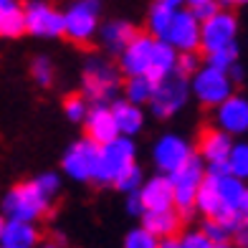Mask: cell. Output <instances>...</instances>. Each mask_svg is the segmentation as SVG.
<instances>
[{
	"label": "cell",
	"instance_id": "obj_1",
	"mask_svg": "<svg viewBox=\"0 0 248 248\" xmlns=\"http://www.w3.org/2000/svg\"><path fill=\"white\" fill-rule=\"evenodd\" d=\"M246 180L235 177L231 172H218L213 175L208 172L205 183H202L198 200H195V210L202 218H216L223 220L228 228H235V210H238V202L246 195Z\"/></svg>",
	"mask_w": 248,
	"mask_h": 248
},
{
	"label": "cell",
	"instance_id": "obj_2",
	"mask_svg": "<svg viewBox=\"0 0 248 248\" xmlns=\"http://www.w3.org/2000/svg\"><path fill=\"white\" fill-rule=\"evenodd\" d=\"M122 76L124 74L119 66H111L109 61L94 56V59H89L84 63L81 92L92 104H109V101L117 99L119 89H122Z\"/></svg>",
	"mask_w": 248,
	"mask_h": 248
},
{
	"label": "cell",
	"instance_id": "obj_3",
	"mask_svg": "<svg viewBox=\"0 0 248 248\" xmlns=\"http://www.w3.org/2000/svg\"><path fill=\"white\" fill-rule=\"evenodd\" d=\"M51 205V198L38 187L36 180L31 183H18L3 195V216L16 218V220H28L36 223L46 216V210Z\"/></svg>",
	"mask_w": 248,
	"mask_h": 248
},
{
	"label": "cell",
	"instance_id": "obj_4",
	"mask_svg": "<svg viewBox=\"0 0 248 248\" xmlns=\"http://www.w3.org/2000/svg\"><path fill=\"white\" fill-rule=\"evenodd\" d=\"M134 137H117L109 144H101L99 155V170L96 180L99 185H117L119 180L127 175L134 165H137V147H134Z\"/></svg>",
	"mask_w": 248,
	"mask_h": 248
},
{
	"label": "cell",
	"instance_id": "obj_5",
	"mask_svg": "<svg viewBox=\"0 0 248 248\" xmlns=\"http://www.w3.org/2000/svg\"><path fill=\"white\" fill-rule=\"evenodd\" d=\"M205 177H208V167L198 152L183 167H177L175 172H170V180L175 185V208L183 213V218L198 213L195 200H198V193H200L202 183H205Z\"/></svg>",
	"mask_w": 248,
	"mask_h": 248
},
{
	"label": "cell",
	"instance_id": "obj_6",
	"mask_svg": "<svg viewBox=\"0 0 248 248\" xmlns=\"http://www.w3.org/2000/svg\"><path fill=\"white\" fill-rule=\"evenodd\" d=\"M233 86H235V81L231 78V74L218 69V66H210V63L200 66V69L193 74V78H190L193 96L202 107H213V109H216L218 104H223L231 94H235Z\"/></svg>",
	"mask_w": 248,
	"mask_h": 248
},
{
	"label": "cell",
	"instance_id": "obj_7",
	"mask_svg": "<svg viewBox=\"0 0 248 248\" xmlns=\"http://www.w3.org/2000/svg\"><path fill=\"white\" fill-rule=\"evenodd\" d=\"M99 155H101V144H96L89 137H81L66 147L61 157V170L74 183H94L99 170Z\"/></svg>",
	"mask_w": 248,
	"mask_h": 248
},
{
	"label": "cell",
	"instance_id": "obj_8",
	"mask_svg": "<svg viewBox=\"0 0 248 248\" xmlns=\"http://www.w3.org/2000/svg\"><path fill=\"white\" fill-rule=\"evenodd\" d=\"M190 94H193V89H190V78L187 76L172 74V76L162 78V81H157L152 101H150L152 117H157V119L175 117L180 109H185Z\"/></svg>",
	"mask_w": 248,
	"mask_h": 248
},
{
	"label": "cell",
	"instance_id": "obj_9",
	"mask_svg": "<svg viewBox=\"0 0 248 248\" xmlns=\"http://www.w3.org/2000/svg\"><path fill=\"white\" fill-rule=\"evenodd\" d=\"M66 18V38L74 43H89L99 36L101 28V0H74L63 10Z\"/></svg>",
	"mask_w": 248,
	"mask_h": 248
},
{
	"label": "cell",
	"instance_id": "obj_10",
	"mask_svg": "<svg viewBox=\"0 0 248 248\" xmlns=\"http://www.w3.org/2000/svg\"><path fill=\"white\" fill-rule=\"evenodd\" d=\"M193 155L195 147L190 144V140H185L177 132H167L162 137H157L152 144V165L157 167V172H165V175L183 167Z\"/></svg>",
	"mask_w": 248,
	"mask_h": 248
},
{
	"label": "cell",
	"instance_id": "obj_11",
	"mask_svg": "<svg viewBox=\"0 0 248 248\" xmlns=\"http://www.w3.org/2000/svg\"><path fill=\"white\" fill-rule=\"evenodd\" d=\"M26 26L33 38H61L66 36V18L46 0H26Z\"/></svg>",
	"mask_w": 248,
	"mask_h": 248
},
{
	"label": "cell",
	"instance_id": "obj_12",
	"mask_svg": "<svg viewBox=\"0 0 248 248\" xmlns=\"http://www.w3.org/2000/svg\"><path fill=\"white\" fill-rule=\"evenodd\" d=\"M233 150V134L220 129L218 124L210 129H202L198 137V155L202 157L208 172H228V155Z\"/></svg>",
	"mask_w": 248,
	"mask_h": 248
},
{
	"label": "cell",
	"instance_id": "obj_13",
	"mask_svg": "<svg viewBox=\"0 0 248 248\" xmlns=\"http://www.w3.org/2000/svg\"><path fill=\"white\" fill-rule=\"evenodd\" d=\"M238 38V20L231 10L220 8L213 18L202 20V38H200V48L202 53H213L218 48L233 46Z\"/></svg>",
	"mask_w": 248,
	"mask_h": 248
},
{
	"label": "cell",
	"instance_id": "obj_14",
	"mask_svg": "<svg viewBox=\"0 0 248 248\" xmlns=\"http://www.w3.org/2000/svg\"><path fill=\"white\" fill-rule=\"evenodd\" d=\"M200 38H202V20L193 13V8H187V5L180 8L172 18L165 41H170L172 46L183 53V51H198Z\"/></svg>",
	"mask_w": 248,
	"mask_h": 248
},
{
	"label": "cell",
	"instance_id": "obj_15",
	"mask_svg": "<svg viewBox=\"0 0 248 248\" xmlns=\"http://www.w3.org/2000/svg\"><path fill=\"white\" fill-rule=\"evenodd\" d=\"M155 43H157V36H152V33H137L134 36V41L119 53V69H122L124 78L142 76L150 71Z\"/></svg>",
	"mask_w": 248,
	"mask_h": 248
},
{
	"label": "cell",
	"instance_id": "obj_16",
	"mask_svg": "<svg viewBox=\"0 0 248 248\" xmlns=\"http://www.w3.org/2000/svg\"><path fill=\"white\" fill-rule=\"evenodd\" d=\"M216 124L233 137L248 132V96L231 94L223 104L216 107Z\"/></svg>",
	"mask_w": 248,
	"mask_h": 248
},
{
	"label": "cell",
	"instance_id": "obj_17",
	"mask_svg": "<svg viewBox=\"0 0 248 248\" xmlns=\"http://www.w3.org/2000/svg\"><path fill=\"white\" fill-rule=\"evenodd\" d=\"M84 129H86V137L94 140L96 144H109L111 140L122 137L119 132V124H117V117L111 111V104H92L89 109V117L84 122Z\"/></svg>",
	"mask_w": 248,
	"mask_h": 248
},
{
	"label": "cell",
	"instance_id": "obj_18",
	"mask_svg": "<svg viewBox=\"0 0 248 248\" xmlns=\"http://www.w3.org/2000/svg\"><path fill=\"white\" fill-rule=\"evenodd\" d=\"M140 195H142L144 208H147V210L175 208V185H172L170 175H165V172H157L150 180H144Z\"/></svg>",
	"mask_w": 248,
	"mask_h": 248
},
{
	"label": "cell",
	"instance_id": "obj_19",
	"mask_svg": "<svg viewBox=\"0 0 248 248\" xmlns=\"http://www.w3.org/2000/svg\"><path fill=\"white\" fill-rule=\"evenodd\" d=\"M0 246L5 248H38V228L28 220L5 218L0 223Z\"/></svg>",
	"mask_w": 248,
	"mask_h": 248
},
{
	"label": "cell",
	"instance_id": "obj_20",
	"mask_svg": "<svg viewBox=\"0 0 248 248\" xmlns=\"http://www.w3.org/2000/svg\"><path fill=\"white\" fill-rule=\"evenodd\" d=\"M137 33L140 31L134 28V23L117 18V20H109V23H101V28H99V43H101V48H104L107 53H117L119 56L134 41Z\"/></svg>",
	"mask_w": 248,
	"mask_h": 248
},
{
	"label": "cell",
	"instance_id": "obj_21",
	"mask_svg": "<svg viewBox=\"0 0 248 248\" xmlns=\"http://www.w3.org/2000/svg\"><path fill=\"white\" fill-rule=\"evenodd\" d=\"M23 33H28L26 3L23 0H0V36L13 41Z\"/></svg>",
	"mask_w": 248,
	"mask_h": 248
},
{
	"label": "cell",
	"instance_id": "obj_22",
	"mask_svg": "<svg viewBox=\"0 0 248 248\" xmlns=\"http://www.w3.org/2000/svg\"><path fill=\"white\" fill-rule=\"evenodd\" d=\"M111 111H114L119 132L124 134V137H137V134L144 129L142 104H134V101H129L127 96H124V99H114V101H111Z\"/></svg>",
	"mask_w": 248,
	"mask_h": 248
},
{
	"label": "cell",
	"instance_id": "obj_23",
	"mask_svg": "<svg viewBox=\"0 0 248 248\" xmlns=\"http://www.w3.org/2000/svg\"><path fill=\"white\" fill-rule=\"evenodd\" d=\"M177 59H180V51L172 46V43L165 41V38H157L147 76L152 78L155 84L162 81V78H167V76H172L177 71Z\"/></svg>",
	"mask_w": 248,
	"mask_h": 248
},
{
	"label": "cell",
	"instance_id": "obj_24",
	"mask_svg": "<svg viewBox=\"0 0 248 248\" xmlns=\"http://www.w3.org/2000/svg\"><path fill=\"white\" fill-rule=\"evenodd\" d=\"M144 228H150L157 238H167V235H177L180 223H183V213L177 208L167 210H144V216L140 218Z\"/></svg>",
	"mask_w": 248,
	"mask_h": 248
},
{
	"label": "cell",
	"instance_id": "obj_25",
	"mask_svg": "<svg viewBox=\"0 0 248 248\" xmlns=\"http://www.w3.org/2000/svg\"><path fill=\"white\" fill-rule=\"evenodd\" d=\"M175 13H177V10H172L170 5L160 3V0H152V5L147 10V28H150L152 36L165 38L167 31H170V23H172Z\"/></svg>",
	"mask_w": 248,
	"mask_h": 248
},
{
	"label": "cell",
	"instance_id": "obj_26",
	"mask_svg": "<svg viewBox=\"0 0 248 248\" xmlns=\"http://www.w3.org/2000/svg\"><path fill=\"white\" fill-rule=\"evenodd\" d=\"M152 94H155V81L147 74L129 76L127 81H124V96L129 101H134V104H150Z\"/></svg>",
	"mask_w": 248,
	"mask_h": 248
},
{
	"label": "cell",
	"instance_id": "obj_27",
	"mask_svg": "<svg viewBox=\"0 0 248 248\" xmlns=\"http://www.w3.org/2000/svg\"><path fill=\"white\" fill-rule=\"evenodd\" d=\"M228 172L248 180V142H233V150L228 155Z\"/></svg>",
	"mask_w": 248,
	"mask_h": 248
},
{
	"label": "cell",
	"instance_id": "obj_28",
	"mask_svg": "<svg viewBox=\"0 0 248 248\" xmlns=\"http://www.w3.org/2000/svg\"><path fill=\"white\" fill-rule=\"evenodd\" d=\"M122 248H160V238L144 225H137L132 228L127 235H124V243Z\"/></svg>",
	"mask_w": 248,
	"mask_h": 248
},
{
	"label": "cell",
	"instance_id": "obj_29",
	"mask_svg": "<svg viewBox=\"0 0 248 248\" xmlns=\"http://www.w3.org/2000/svg\"><path fill=\"white\" fill-rule=\"evenodd\" d=\"M89 109H92V101L84 94L81 96H69L63 101V117L74 124H84L86 117H89Z\"/></svg>",
	"mask_w": 248,
	"mask_h": 248
},
{
	"label": "cell",
	"instance_id": "obj_30",
	"mask_svg": "<svg viewBox=\"0 0 248 248\" xmlns=\"http://www.w3.org/2000/svg\"><path fill=\"white\" fill-rule=\"evenodd\" d=\"M238 43H233V46H225V48H218L213 53H205V63L210 66H218V69L228 71L233 63H238Z\"/></svg>",
	"mask_w": 248,
	"mask_h": 248
},
{
	"label": "cell",
	"instance_id": "obj_31",
	"mask_svg": "<svg viewBox=\"0 0 248 248\" xmlns=\"http://www.w3.org/2000/svg\"><path fill=\"white\" fill-rule=\"evenodd\" d=\"M31 78L38 86H51V81H53V63L48 61V56H36V59H33Z\"/></svg>",
	"mask_w": 248,
	"mask_h": 248
},
{
	"label": "cell",
	"instance_id": "obj_32",
	"mask_svg": "<svg viewBox=\"0 0 248 248\" xmlns=\"http://www.w3.org/2000/svg\"><path fill=\"white\" fill-rule=\"evenodd\" d=\"M144 180H147V177H144V172L140 170L137 165H134L132 170H129L127 175H124V177L119 180V183H117L114 187L119 190V193H124V195H129V193H140L142 185H144Z\"/></svg>",
	"mask_w": 248,
	"mask_h": 248
},
{
	"label": "cell",
	"instance_id": "obj_33",
	"mask_svg": "<svg viewBox=\"0 0 248 248\" xmlns=\"http://www.w3.org/2000/svg\"><path fill=\"white\" fill-rule=\"evenodd\" d=\"M202 231H205L210 235V241L213 243H223V241H233V231L225 225L223 220H216V218H205L200 225Z\"/></svg>",
	"mask_w": 248,
	"mask_h": 248
},
{
	"label": "cell",
	"instance_id": "obj_34",
	"mask_svg": "<svg viewBox=\"0 0 248 248\" xmlns=\"http://www.w3.org/2000/svg\"><path fill=\"white\" fill-rule=\"evenodd\" d=\"M180 241H183V248H216V243L210 241V235L202 228L183 233V235H180Z\"/></svg>",
	"mask_w": 248,
	"mask_h": 248
},
{
	"label": "cell",
	"instance_id": "obj_35",
	"mask_svg": "<svg viewBox=\"0 0 248 248\" xmlns=\"http://www.w3.org/2000/svg\"><path fill=\"white\" fill-rule=\"evenodd\" d=\"M198 69H200V59H198L195 51H183V53H180V59H177V71H175V74L193 78V74H195Z\"/></svg>",
	"mask_w": 248,
	"mask_h": 248
},
{
	"label": "cell",
	"instance_id": "obj_36",
	"mask_svg": "<svg viewBox=\"0 0 248 248\" xmlns=\"http://www.w3.org/2000/svg\"><path fill=\"white\" fill-rule=\"evenodd\" d=\"M36 183H38V187H41L48 198H53V195L61 190V177L56 175V172H41V175L36 177Z\"/></svg>",
	"mask_w": 248,
	"mask_h": 248
},
{
	"label": "cell",
	"instance_id": "obj_37",
	"mask_svg": "<svg viewBox=\"0 0 248 248\" xmlns=\"http://www.w3.org/2000/svg\"><path fill=\"white\" fill-rule=\"evenodd\" d=\"M124 208H127V213H129V216H134V218H142L144 210H147L140 193H129V195H127V202H124Z\"/></svg>",
	"mask_w": 248,
	"mask_h": 248
},
{
	"label": "cell",
	"instance_id": "obj_38",
	"mask_svg": "<svg viewBox=\"0 0 248 248\" xmlns=\"http://www.w3.org/2000/svg\"><path fill=\"white\" fill-rule=\"evenodd\" d=\"M220 5H223L220 0H208V3H200V5H195V8H193V13H195L200 20H208V18H213V16L218 13Z\"/></svg>",
	"mask_w": 248,
	"mask_h": 248
},
{
	"label": "cell",
	"instance_id": "obj_39",
	"mask_svg": "<svg viewBox=\"0 0 248 248\" xmlns=\"http://www.w3.org/2000/svg\"><path fill=\"white\" fill-rule=\"evenodd\" d=\"M233 241L238 243L241 248H248V225H243V228L233 231Z\"/></svg>",
	"mask_w": 248,
	"mask_h": 248
},
{
	"label": "cell",
	"instance_id": "obj_40",
	"mask_svg": "<svg viewBox=\"0 0 248 248\" xmlns=\"http://www.w3.org/2000/svg\"><path fill=\"white\" fill-rule=\"evenodd\" d=\"M228 74H231V78H233L235 84H241V81H243V76H246V71H243V66H241V63H233L231 69H228Z\"/></svg>",
	"mask_w": 248,
	"mask_h": 248
},
{
	"label": "cell",
	"instance_id": "obj_41",
	"mask_svg": "<svg viewBox=\"0 0 248 248\" xmlns=\"http://www.w3.org/2000/svg\"><path fill=\"white\" fill-rule=\"evenodd\" d=\"M160 248H183V241L177 235H167V238H160Z\"/></svg>",
	"mask_w": 248,
	"mask_h": 248
},
{
	"label": "cell",
	"instance_id": "obj_42",
	"mask_svg": "<svg viewBox=\"0 0 248 248\" xmlns=\"http://www.w3.org/2000/svg\"><path fill=\"white\" fill-rule=\"evenodd\" d=\"M220 3H223L225 8H233V5H243V3H248V0H220Z\"/></svg>",
	"mask_w": 248,
	"mask_h": 248
},
{
	"label": "cell",
	"instance_id": "obj_43",
	"mask_svg": "<svg viewBox=\"0 0 248 248\" xmlns=\"http://www.w3.org/2000/svg\"><path fill=\"white\" fill-rule=\"evenodd\" d=\"M216 248H241L235 241H223V243H216Z\"/></svg>",
	"mask_w": 248,
	"mask_h": 248
},
{
	"label": "cell",
	"instance_id": "obj_44",
	"mask_svg": "<svg viewBox=\"0 0 248 248\" xmlns=\"http://www.w3.org/2000/svg\"><path fill=\"white\" fill-rule=\"evenodd\" d=\"M200 3H208V0H185L187 8H195V5H200Z\"/></svg>",
	"mask_w": 248,
	"mask_h": 248
},
{
	"label": "cell",
	"instance_id": "obj_45",
	"mask_svg": "<svg viewBox=\"0 0 248 248\" xmlns=\"http://www.w3.org/2000/svg\"><path fill=\"white\" fill-rule=\"evenodd\" d=\"M38 248H61L59 243H43V246H38Z\"/></svg>",
	"mask_w": 248,
	"mask_h": 248
},
{
	"label": "cell",
	"instance_id": "obj_46",
	"mask_svg": "<svg viewBox=\"0 0 248 248\" xmlns=\"http://www.w3.org/2000/svg\"><path fill=\"white\" fill-rule=\"evenodd\" d=\"M0 248H5V246H0Z\"/></svg>",
	"mask_w": 248,
	"mask_h": 248
}]
</instances>
